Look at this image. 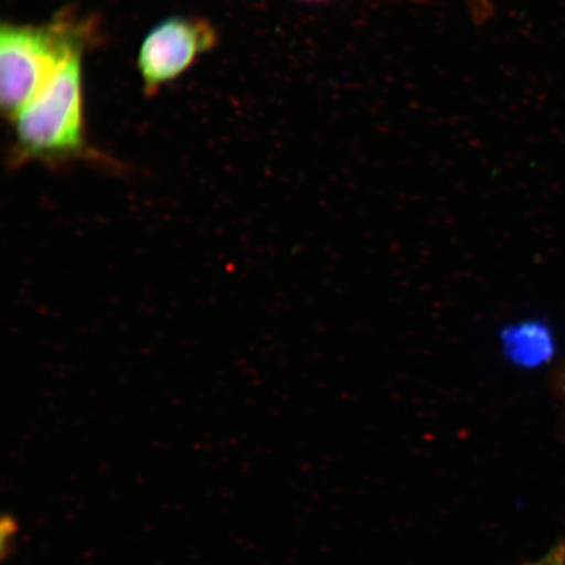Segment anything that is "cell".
<instances>
[{"instance_id":"6da1fadb","label":"cell","mask_w":565,"mask_h":565,"mask_svg":"<svg viewBox=\"0 0 565 565\" xmlns=\"http://www.w3.org/2000/svg\"><path fill=\"white\" fill-rule=\"evenodd\" d=\"M83 56L67 60L51 82L12 119L13 139L9 167L23 168L31 162L65 169L77 162L118 174L125 167L97 150L87 136L84 116Z\"/></svg>"},{"instance_id":"7a4b0ae2","label":"cell","mask_w":565,"mask_h":565,"mask_svg":"<svg viewBox=\"0 0 565 565\" xmlns=\"http://www.w3.org/2000/svg\"><path fill=\"white\" fill-rule=\"evenodd\" d=\"M100 41L94 18L61 11L40 25L3 23L0 30V104L12 121L71 56Z\"/></svg>"},{"instance_id":"3957f363","label":"cell","mask_w":565,"mask_h":565,"mask_svg":"<svg viewBox=\"0 0 565 565\" xmlns=\"http://www.w3.org/2000/svg\"><path fill=\"white\" fill-rule=\"evenodd\" d=\"M216 44L217 33L207 20L172 17L154 25L141 42L138 54L146 95H157Z\"/></svg>"},{"instance_id":"277c9868","label":"cell","mask_w":565,"mask_h":565,"mask_svg":"<svg viewBox=\"0 0 565 565\" xmlns=\"http://www.w3.org/2000/svg\"><path fill=\"white\" fill-rule=\"evenodd\" d=\"M505 355L520 366H540L555 353L554 335L545 323L527 321L504 330Z\"/></svg>"},{"instance_id":"5b68a950","label":"cell","mask_w":565,"mask_h":565,"mask_svg":"<svg viewBox=\"0 0 565 565\" xmlns=\"http://www.w3.org/2000/svg\"><path fill=\"white\" fill-rule=\"evenodd\" d=\"M0 533H2V555L6 557L11 554L18 534L17 521L13 520L12 515H4Z\"/></svg>"},{"instance_id":"8992f818","label":"cell","mask_w":565,"mask_h":565,"mask_svg":"<svg viewBox=\"0 0 565 565\" xmlns=\"http://www.w3.org/2000/svg\"><path fill=\"white\" fill-rule=\"evenodd\" d=\"M543 559H545V565H565V546L562 545L550 551Z\"/></svg>"},{"instance_id":"52a82bcc","label":"cell","mask_w":565,"mask_h":565,"mask_svg":"<svg viewBox=\"0 0 565 565\" xmlns=\"http://www.w3.org/2000/svg\"><path fill=\"white\" fill-rule=\"evenodd\" d=\"M530 565H545V559H543V557H542L541 561H539V562H536L534 564H530Z\"/></svg>"}]
</instances>
